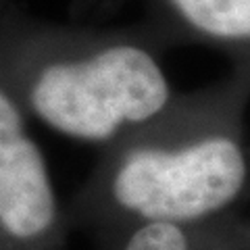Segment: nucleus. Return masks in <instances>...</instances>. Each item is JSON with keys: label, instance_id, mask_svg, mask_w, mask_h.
<instances>
[{"label": "nucleus", "instance_id": "1", "mask_svg": "<svg viewBox=\"0 0 250 250\" xmlns=\"http://www.w3.org/2000/svg\"><path fill=\"white\" fill-rule=\"evenodd\" d=\"M167 80L136 46H115L71 65H52L31 92L38 115L80 140H106L123 121H146L165 106Z\"/></svg>", "mask_w": 250, "mask_h": 250}, {"label": "nucleus", "instance_id": "4", "mask_svg": "<svg viewBox=\"0 0 250 250\" xmlns=\"http://www.w3.org/2000/svg\"><path fill=\"white\" fill-rule=\"evenodd\" d=\"M196 29L215 38H250V0H171Z\"/></svg>", "mask_w": 250, "mask_h": 250}, {"label": "nucleus", "instance_id": "2", "mask_svg": "<svg viewBox=\"0 0 250 250\" xmlns=\"http://www.w3.org/2000/svg\"><path fill=\"white\" fill-rule=\"evenodd\" d=\"M246 177L236 142L210 138L179 152H138L115 177V196L150 221H190L225 207Z\"/></svg>", "mask_w": 250, "mask_h": 250}, {"label": "nucleus", "instance_id": "6", "mask_svg": "<svg viewBox=\"0 0 250 250\" xmlns=\"http://www.w3.org/2000/svg\"><path fill=\"white\" fill-rule=\"evenodd\" d=\"M21 136H23L21 115L17 106L11 103V98L0 90V148L15 142Z\"/></svg>", "mask_w": 250, "mask_h": 250}, {"label": "nucleus", "instance_id": "5", "mask_svg": "<svg viewBox=\"0 0 250 250\" xmlns=\"http://www.w3.org/2000/svg\"><path fill=\"white\" fill-rule=\"evenodd\" d=\"M125 250H188L184 233L167 221H152L134 233Z\"/></svg>", "mask_w": 250, "mask_h": 250}, {"label": "nucleus", "instance_id": "3", "mask_svg": "<svg viewBox=\"0 0 250 250\" xmlns=\"http://www.w3.org/2000/svg\"><path fill=\"white\" fill-rule=\"evenodd\" d=\"M54 219V196L42 152L21 136L0 148V223L15 238H34Z\"/></svg>", "mask_w": 250, "mask_h": 250}]
</instances>
